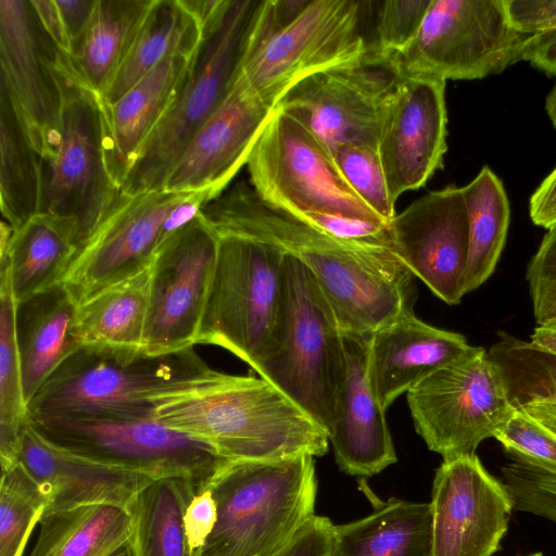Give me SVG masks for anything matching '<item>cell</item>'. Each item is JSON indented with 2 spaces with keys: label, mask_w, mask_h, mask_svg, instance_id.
Segmentation results:
<instances>
[{
  "label": "cell",
  "mask_w": 556,
  "mask_h": 556,
  "mask_svg": "<svg viewBox=\"0 0 556 556\" xmlns=\"http://www.w3.org/2000/svg\"><path fill=\"white\" fill-rule=\"evenodd\" d=\"M217 235L271 244L315 277L344 332L370 334L412 306L414 275L390 247L339 238L263 201L240 180L200 211Z\"/></svg>",
  "instance_id": "6da1fadb"
},
{
  "label": "cell",
  "mask_w": 556,
  "mask_h": 556,
  "mask_svg": "<svg viewBox=\"0 0 556 556\" xmlns=\"http://www.w3.org/2000/svg\"><path fill=\"white\" fill-rule=\"evenodd\" d=\"M165 426L211 445L230 460L323 456L327 433L263 378L224 374L212 384L153 401Z\"/></svg>",
  "instance_id": "7a4b0ae2"
},
{
  "label": "cell",
  "mask_w": 556,
  "mask_h": 556,
  "mask_svg": "<svg viewBox=\"0 0 556 556\" xmlns=\"http://www.w3.org/2000/svg\"><path fill=\"white\" fill-rule=\"evenodd\" d=\"M251 368L328 435L348 374L343 330L315 277L289 254L277 319Z\"/></svg>",
  "instance_id": "3957f363"
},
{
  "label": "cell",
  "mask_w": 556,
  "mask_h": 556,
  "mask_svg": "<svg viewBox=\"0 0 556 556\" xmlns=\"http://www.w3.org/2000/svg\"><path fill=\"white\" fill-rule=\"evenodd\" d=\"M224 374L210 367L194 348L150 355L80 346L40 387L27 404V417L151 416L153 401L204 388Z\"/></svg>",
  "instance_id": "277c9868"
},
{
  "label": "cell",
  "mask_w": 556,
  "mask_h": 556,
  "mask_svg": "<svg viewBox=\"0 0 556 556\" xmlns=\"http://www.w3.org/2000/svg\"><path fill=\"white\" fill-rule=\"evenodd\" d=\"M217 521L200 556H274L315 516L314 456L229 460L207 486Z\"/></svg>",
  "instance_id": "5b68a950"
},
{
  "label": "cell",
  "mask_w": 556,
  "mask_h": 556,
  "mask_svg": "<svg viewBox=\"0 0 556 556\" xmlns=\"http://www.w3.org/2000/svg\"><path fill=\"white\" fill-rule=\"evenodd\" d=\"M261 3L262 0H227L217 23L202 34L178 92L140 150L121 192L163 190L186 146L231 89Z\"/></svg>",
  "instance_id": "8992f818"
},
{
  "label": "cell",
  "mask_w": 556,
  "mask_h": 556,
  "mask_svg": "<svg viewBox=\"0 0 556 556\" xmlns=\"http://www.w3.org/2000/svg\"><path fill=\"white\" fill-rule=\"evenodd\" d=\"M61 91L58 131L41 159L42 211L72 224L77 250L102 223L121 191L105 159L102 99L73 70L60 51Z\"/></svg>",
  "instance_id": "52a82bcc"
},
{
  "label": "cell",
  "mask_w": 556,
  "mask_h": 556,
  "mask_svg": "<svg viewBox=\"0 0 556 556\" xmlns=\"http://www.w3.org/2000/svg\"><path fill=\"white\" fill-rule=\"evenodd\" d=\"M362 5L309 0L291 22L273 30L271 0H262L239 75L253 93L277 108L303 79L366 52Z\"/></svg>",
  "instance_id": "ba28073f"
},
{
  "label": "cell",
  "mask_w": 556,
  "mask_h": 556,
  "mask_svg": "<svg viewBox=\"0 0 556 556\" xmlns=\"http://www.w3.org/2000/svg\"><path fill=\"white\" fill-rule=\"evenodd\" d=\"M245 165L249 184L273 206L303 219L330 216L388 227L345 180L326 143L300 117L279 106Z\"/></svg>",
  "instance_id": "9c48e42d"
},
{
  "label": "cell",
  "mask_w": 556,
  "mask_h": 556,
  "mask_svg": "<svg viewBox=\"0 0 556 556\" xmlns=\"http://www.w3.org/2000/svg\"><path fill=\"white\" fill-rule=\"evenodd\" d=\"M28 426L48 443L115 467L177 478L206 488L230 459L211 445L151 416H28Z\"/></svg>",
  "instance_id": "30bf717a"
},
{
  "label": "cell",
  "mask_w": 556,
  "mask_h": 556,
  "mask_svg": "<svg viewBox=\"0 0 556 556\" xmlns=\"http://www.w3.org/2000/svg\"><path fill=\"white\" fill-rule=\"evenodd\" d=\"M531 36L511 26L505 0H431L417 37L394 58L404 77L481 79L523 61Z\"/></svg>",
  "instance_id": "8fae6325"
},
{
  "label": "cell",
  "mask_w": 556,
  "mask_h": 556,
  "mask_svg": "<svg viewBox=\"0 0 556 556\" xmlns=\"http://www.w3.org/2000/svg\"><path fill=\"white\" fill-rule=\"evenodd\" d=\"M285 255L268 243L218 237L197 344L223 348L253 366L277 319Z\"/></svg>",
  "instance_id": "7c38bea8"
},
{
  "label": "cell",
  "mask_w": 556,
  "mask_h": 556,
  "mask_svg": "<svg viewBox=\"0 0 556 556\" xmlns=\"http://www.w3.org/2000/svg\"><path fill=\"white\" fill-rule=\"evenodd\" d=\"M407 402L416 432L443 459L475 455L516 410L481 346L429 375L407 392Z\"/></svg>",
  "instance_id": "4fadbf2b"
},
{
  "label": "cell",
  "mask_w": 556,
  "mask_h": 556,
  "mask_svg": "<svg viewBox=\"0 0 556 556\" xmlns=\"http://www.w3.org/2000/svg\"><path fill=\"white\" fill-rule=\"evenodd\" d=\"M402 77L394 55L368 45L359 58L296 84L278 106L300 117L331 152L343 144L378 150L387 111Z\"/></svg>",
  "instance_id": "5bb4252c"
},
{
  "label": "cell",
  "mask_w": 556,
  "mask_h": 556,
  "mask_svg": "<svg viewBox=\"0 0 556 556\" xmlns=\"http://www.w3.org/2000/svg\"><path fill=\"white\" fill-rule=\"evenodd\" d=\"M193 193L121 192L88 240L79 247L62 281L77 305L150 268L168 239L166 220Z\"/></svg>",
  "instance_id": "9a60e30c"
},
{
  "label": "cell",
  "mask_w": 556,
  "mask_h": 556,
  "mask_svg": "<svg viewBox=\"0 0 556 556\" xmlns=\"http://www.w3.org/2000/svg\"><path fill=\"white\" fill-rule=\"evenodd\" d=\"M217 252L218 237L200 213L160 248L152 264L144 353L170 354L197 344Z\"/></svg>",
  "instance_id": "2e32d148"
},
{
  "label": "cell",
  "mask_w": 556,
  "mask_h": 556,
  "mask_svg": "<svg viewBox=\"0 0 556 556\" xmlns=\"http://www.w3.org/2000/svg\"><path fill=\"white\" fill-rule=\"evenodd\" d=\"M431 556H493L514 510L504 483L478 456L463 455L437 469L430 502Z\"/></svg>",
  "instance_id": "e0dca14e"
},
{
  "label": "cell",
  "mask_w": 556,
  "mask_h": 556,
  "mask_svg": "<svg viewBox=\"0 0 556 556\" xmlns=\"http://www.w3.org/2000/svg\"><path fill=\"white\" fill-rule=\"evenodd\" d=\"M389 247L439 299L454 305L464 294L469 223L462 188L431 191L388 225Z\"/></svg>",
  "instance_id": "ac0fdd59"
},
{
  "label": "cell",
  "mask_w": 556,
  "mask_h": 556,
  "mask_svg": "<svg viewBox=\"0 0 556 556\" xmlns=\"http://www.w3.org/2000/svg\"><path fill=\"white\" fill-rule=\"evenodd\" d=\"M59 53L30 0H0V83L41 159L50 152L59 126Z\"/></svg>",
  "instance_id": "d6986e66"
},
{
  "label": "cell",
  "mask_w": 556,
  "mask_h": 556,
  "mask_svg": "<svg viewBox=\"0 0 556 556\" xmlns=\"http://www.w3.org/2000/svg\"><path fill=\"white\" fill-rule=\"evenodd\" d=\"M445 81L402 77L389 104L378 155L393 203L426 185L447 149Z\"/></svg>",
  "instance_id": "ffe728a7"
},
{
  "label": "cell",
  "mask_w": 556,
  "mask_h": 556,
  "mask_svg": "<svg viewBox=\"0 0 556 556\" xmlns=\"http://www.w3.org/2000/svg\"><path fill=\"white\" fill-rule=\"evenodd\" d=\"M276 109L253 93L238 74L225 100L172 167L163 190L205 192L211 201L218 198L247 164L254 143Z\"/></svg>",
  "instance_id": "44dd1931"
},
{
  "label": "cell",
  "mask_w": 556,
  "mask_h": 556,
  "mask_svg": "<svg viewBox=\"0 0 556 556\" xmlns=\"http://www.w3.org/2000/svg\"><path fill=\"white\" fill-rule=\"evenodd\" d=\"M18 462L48 494L46 514L89 505L129 510L140 492L157 479L61 450L41 439L28 422L22 432Z\"/></svg>",
  "instance_id": "7402d4cb"
},
{
  "label": "cell",
  "mask_w": 556,
  "mask_h": 556,
  "mask_svg": "<svg viewBox=\"0 0 556 556\" xmlns=\"http://www.w3.org/2000/svg\"><path fill=\"white\" fill-rule=\"evenodd\" d=\"M370 336L343 331L348 374L328 432L338 467L351 476H375L397 460L386 410L368 376Z\"/></svg>",
  "instance_id": "603a6c76"
},
{
  "label": "cell",
  "mask_w": 556,
  "mask_h": 556,
  "mask_svg": "<svg viewBox=\"0 0 556 556\" xmlns=\"http://www.w3.org/2000/svg\"><path fill=\"white\" fill-rule=\"evenodd\" d=\"M471 349L463 334L422 321L412 306L404 308L369 340L368 376L381 407L387 412L402 393Z\"/></svg>",
  "instance_id": "cb8c5ba5"
},
{
  "label": "cell",
  "mask_w": 556,
  "mask_h": 556,
  "mask_svg": "<svg viewBox=\"0 0 556 556\" xmlns=\"http://www.w3.org/2000/svg\"><path fill=\"white\" fill-rule=\"evenodd\" d=\"M194 55L168 56L118 100L102 101L106 165L118 189L172 104Z\"/></svg>",
  "instance_id": "d4e9b609"
},
{
  "label": "cell",
  "mask_w": 556,
  "mask_h": 556,
  "mask_svg": "<svg viewBox=\"0 0 556 556\" xmlns=\"http://www.w3.org/2000/svg\"><path fill=\"white\" fill-rule=\"evenodd\" d=\"M77 307L62 282L16 302L15 334L26 404L81 346L74 331Z\"/></svg>",
  "instance_id": "484cf974"
},
{
  "label": "cell",
  "mask_w": 556,
  "mask_h": 556,
  "mask_svg": "<svg viewBox=\"0 0 556 556\" xmlns=\"http://www.w3.org/2000/svg\"><path fill=\"white\" fill-rule=\"evenodd\" d=\"M430 503L389 498L370 515L333 526L331 556H431Z\"/></svg>",
  "instance_id": "4316f807"
},
{
  "label": "cell",
  "mask_w": 556,
  "mask_h": 556,
  "mask_svg": "<svg viewBox=\"0 0 556 556\" xmlns=\"http://www.w3.org/2000/svg\"><path fill=\"white\" fill-rule=\"evenodd\" d=\"M155 0H97L67 55L75 73L101 99L113 83Z\"/></svg>",
  "instance_id": "83f0119b"
},
{
  "label": "cell",
  "mask_w": 556,
  "mask_h": 556,
  "mask_svg": "<svg viewBox=\"0 0 556 556\" xmlns=\"http://www.w3.org/2000/svg\"><path fill=\"white\" fill-rule=\"evenodd\" d=\"M151 279L152 266L78 305L74 331L80 345L142 351Z\"/></svg>",
  "instance_id": "f1b7e54d"
},
{
  "label": "cell",
  "mask_w": 556,
  "mask_h": 556,
  "mask_svg": "<svg viewBox=\"0 0 556 556\" xmlns=\"http://www.w3.org/2000/svg\"><path fill=\"white\" fill-rule=\"evenodd\" d=\"M130 530L129 510L112 505L46 514L27 556H126Z\"/></svg>",
  "instance_id": "f546056e"
},
{
  "label": "cell",
  "mask_w": 556,
  "mask_h": 556,
  "mask_svg": "<svg viewBox=\"0 0 556 556\" xmlns=\"http://www.w3.org/2000/svg\"><path fill=\"white\" fill-rule=\"evenodd\" d=\"M77 253L71 223L40 213L13 232L7 255L16 302L63 281Z\"/></svg>",
  "instance_id": "4dcf8cb0"
},
{
  "label": "cell",
  "mask_w": 556,
  "mask_h": 556,
  "mask_svg": "<svg viewBox=\"0 0 556 556\" xmlns=\"http://www.w3.org/2000/svg\"><path fill=\"white\" fill-rule=\"evenodd\" d=\"M0 203L13 232L42 211L41 156L0 83Z\"/></svg>",
  "instance_id": "1f68e13d"
},
{
  "label": "cell",
  "mask_w": 556,
  "mask_h": 556,
  "mask_svg": "<svg viewBox=\"0 0 556 556\" xmlns=\"http://www.w3.org/2000/svg\"><path fill=\"white\" fill-rule=\"evenodd\" d=\"M202 33L179 0H155L113 83L102 98L111 104L172 55H194Z\"/></svg>",
  "instance_id": "d6a6232c"
},
{
  "label": "cell",
  "mask_w": 556,
  "mask_h": 556,
  "mask_svg": "<svg viewBox=\"0 0 556 556\" xmlns=\"http://www.w3.org/2000/svg\"><path fill=\"white\" fill-rule=\"evenodd\" d=\"M197 488L188 480L156 479L129 508L131 530L126 556H192L184 514Z\"/></svg>",
  "instance_id": "836d02e7"
},
{
  "label": "cell",
  "mask_w": 556,
  "mask_h": 556,
  "mask_svg": "<svg viewBox=\"0 0 556 556\" xmlns=\"http://www.w3.org/2000/svg\"><path fill=\"white\" fill-rule=\"evenodd\" d=\"M469 223V253L464 294L493 274L505 247L510 206L502 180L488 166L462 187Z\"/></svg>",
  "instance_id": "e575fe53"
},
{
  "label": "cell",
  "mask_w": 556,
  "mask_h": 556,
  "mask_svg": "<svg viewBox=\"0 0 556 556\" xmlns=\"http://www.w3.org/2000/svg\"><path fill=\"white\" fill-rule=\"evenodd\" d=\"M16 299L11 265L0 257V464L5 470L18 462L22 432L27 426L20 354L15 334Z\"/></svg>",
  "instance_id": "d590c367"
},
{
  "label": "cell",
  "mask_w": 556,
  "mask_h": 556,
  "mask_svg": "<svg viewBox=\"0 0 556 556\" xmlns=\"http://www.w3.org/2000/svg\"><path fill=\"white\" fill-rule=\"evenodd\" d=\"M488 353L500 369L516 408L536 403L556 404V356L505 332L500 333Z\"/></svg>",
  "instance_id": "8d00e7d4"
},
{
  "label": "cell",
  "mask_w": 556,
  "mask_h": 556,
  "mask_svg": "<svg viewBox=\"0 0 556 556\" xmlns=\"http://www.w3.org/2000/svg\"><path fill=\"white\" fill-rule=\"evenodd\" d=\"M49 497L21 462L1 470L0 556H23Z\"/></svg>",
  "instance_id": "74e56055"
},
{
  "label": "cell",
  "mask_w": 556,
  "mask_h": 556,
  "mask_svg": "<svg viewBox=\"0 0 556 556\" xmlns=\"http://www.w3.org/2000/svg\"><path fill=\"white\" fill-rule=\"evenodd\" d=\"M334 162L356 194L387 224L396 215L378 151L343 144L332 152Z\"/></svg>",
  "instance_id": "f35d334b"
},
{
  "label": "cell",
  "mask_w": 556,
  "mask_h": 556,
  "mask_svg": "<svg viewBox=\"0 0 556 556\" xmlns=\"http://www.w3.org/2000/svg\"><path fill=\"white\" fill-rule=\"evenodd\" d=\"M514 509L556 519V470L513 457L503 469Z\"/></svg>",
  "instance_id": "ab89813d"
},
{
  "label": "cell",
  "mask_w": 556,
  "mask_h": 556,
  "mask_svg": "<svg viewBox=\"0 0 556 556\" xmlns=\"http://www.w3.org/2000/svg\"><path fill=\"white\" fill-rule=\"evenodd\" d=\"M513 457L556 470V433L522 408L494 437Z\"/></svg>",
  "instance_id": "60d3db41"
},
{
  "label": "cell",
  "mask_w": 556,
  "mask_h": 556,
  "mask_svg": "<svg viewBox=\"0 0 556 556\" xmlns=\"http://www.w3.org/2000/svg\"><path fill=\"white\" fill-rule=\"evenodd\" d=\"M431 0H388L379 8L374 49L399 54L417 37Z\"/></svg>",
  "instance_id": "b9f144b4"
},
{
  "label": "cell",
  "mask_w": 556,
  "mask_h": 556,
  "mask_svg": "<svg viewBox=\"0 0 556 556\" xmlns=\"http://www.w3.org/2000/svg\"><path fill=\"white\" fill-rule=\"evenodd\" d=\"M526 278L538 326L556 325V227L543 237Z\"/></svg>",
  "instance_id": "7bdbcfd3"
},
{
  "label": "cell",
  "mask_w": 556,
  "mask_h": 556,
  "mask_svg": "<svg viewBox=\"0 0 556 556\" xmlns=\"http://www.w3.org/2000/svg\"><path fill=\"white\" fill-rule=\"evenodd\" d=\"M217 521V507L208 488L198 491L184 514L187 542L192 556H200Z\"/></svg>",
  "instance_id": "ee69618b"
},
{
  "label": "cell",
  "mask_w": 556,
  "mask_h": 556,
  "mask_svg": "<svg viewBox=\"0 0 556 556\" xmlns=\"http://www.w3.org/2000/svg\"><path fill=\"white\" fill-rule=\"evenodd\" d=\"M505 8L520 33L536 35L556 27V0H505Z\"/></svg>",
  "instance_id": "f6af8a7d"
},
{
  "label": "cell",
  "mask_w": 556,
  "mask_h": 556,
  "mask_svg": "<svg viewBox=\"0 0 556 556\" xmlns=\"http://www.w3.org/2000/svg\"><path fill=\"white\" fill-rule=\"evenodd\" d=\"M333 526L329 518L315 515L274 556H330Z\"/></svg>",
  "instance_id": "bcb514c9"
},
{
  "label": "cell",
  "mask_w": 556,
  "mask_h": 556,
  "mask_svg": "<svg viewBox=\"0 0 556 556\" xmlns=\"http://www.w3.org/2000/svg\"><path fill=\"white\" fill-rule=\"evenodd\" d=\"M529 214L536 226L547 230L556 227V167L531 195Z\"/></svg>",
  "instance_id": "7dc6e473"
},
{
  "label": "cell",
  "mask_w": 556,
  "mask_h": 556,
  "mask_svg": "<svg viewBox=\"0 0 556 556\" xmlns=\"http://www.w3.org/2000/svg\"><path fill=\"white\" fill-rule=\"evenodd\" d=\"M71 45L79 40L94 10L97 0H55Z\"/></svg>",
  "instance_id": "c3c4849f"
},
{
  "label": "cell",
  "mask_w": 556,
  "mask_h": 556,
  "mask_svg": "<svg viewBox=\"0 0 556 556\" xmlns=\"http://www.w3.org/2000/svg\"><path fill=\"white\" fill-rule=\"evenodd\" d=\"M523 61L530 62L544 74L556 77V27L530 37Z\"/></svg>",
  "instance_id": "681fc988"
},
{
  "label": "cell",
  "mask_w": 556,
  "mask_h": 556,
  "mask_svg": "<svg viewBox=\"0 0 556 556\" xmlns=\"http://www.w3.org/2000/svg\"><path fill=\"white\" fill-rule=\"evenodd\" d=\"M38 21L55 47L68 55L71 45L55 0H30Z\"/></svg>",
  "instance_id": "f907efd6"
},
{
  "label": "cell",
  "mask_w": 556,
  "mask_h": 556,
  "mask_svg": "<svg viewBox=\"0 0 556 556\" xmlns=\"http://www.w3.org/2000/svg\"><path fill=\"white\" fill-rule=\"evenodd\" d=\"M182 7L194 17L201 33L211 29L222 16L227 0H179Z\"/></svg>",
  "instance_id": "816d5d0a"
},
{
  "label": "cell",
  "mask_w": 556,
  "mask_h": 556,
  "mask_svg": "<svg viewBox=\"0 0 556 556\" xmlns=\"http://www.w3.org/2000/svg\"><path fill=\"white\" fill-rule=\"evenodd\" d=\"M529 342L539 350L556 356V326H538L534 329L533 334L531 336V340Z\"/></svg>",
  "instance_id": "f5cc1de1"
},
{
  "label": "cell",
  "mask_w": 556,
  "mask_h": 556,
  "mask_svg": "<svg viewBox=\"0 0 556 556\" xmlns=\"http://www.w3.org/2000/svg\"><path fill=\"white\" fill-rule=\"evenodd\" d=\"M520 408L556 433V404L536 403Z\"/></svg>",
  "instance_id": "db71d44e"
},
{
  "label": "cell",
  "mask_w": 556,
  "mask_h": 556,
  "mask_svg": "<svg viewBox=\"0 0 556 556\" xmlns=\"http://www.w3.org/2000/svg\"><path fill=\"white\" fill-rule=\"evenodd\" d=\"M545 109L552 124L556 127V84L546 97Z\"/></svg>",
  "instance_id": "11a10c76"
},
{
  "label": "cell",
  "mask_w": 556,
  "mask_h": 556,
  "mask_svg": "<svg viewBox=\"0 0 556 556\" xmlns=\"http://www.w3.org/2000/svg\"><path fill=\"white\" fill-rule=\"evenodd\" d=\"M526 556H543L542 553H533V554H529V555H526Z\"/></svg>",
  "instance_id": "9f6ffc18"
},
{
  "label": "cell",
  "mask_w": 556,
  "mask_h": 556,
  "mask_svg": "<svg viewBox=\"0 0 556 556\" xmlns=\"http://www.w3.org/2000/svg\"><path fill=\"white\" fill-rule=\"evenodd\" d=\"M555 522H556V519H555Z\"/></svg>",
  "instance_id": "6f0895ef"
},
{
  "label": "cell",
  "mask_w": 556,
  "mask_h": 556,
  "mask_svg": "<svg viewBox=\"0 0 556 556\" xmlns=\"http://www.w3.org/2000/svg\"><path fill=\"white\" fill-rule=\"evenodd\" d=\"M331 556V555H330Z\"/></svg>",
  "instance_id": "680465c9"
},
{
  "label": "cell",
  "mask_w": 556,
  "mask_h": 556,
  "mask_svg": "<svg viewBox=\"0 0 556 556\" xmlns=\"http://www.w3.org/2000/svg\"><path fill=\"white\" fill-rule=\"evenodd\" d=\"M556 326V325H555Z\"/></svg>",
  "instance_id": "91938a15"
}]
</instances>
